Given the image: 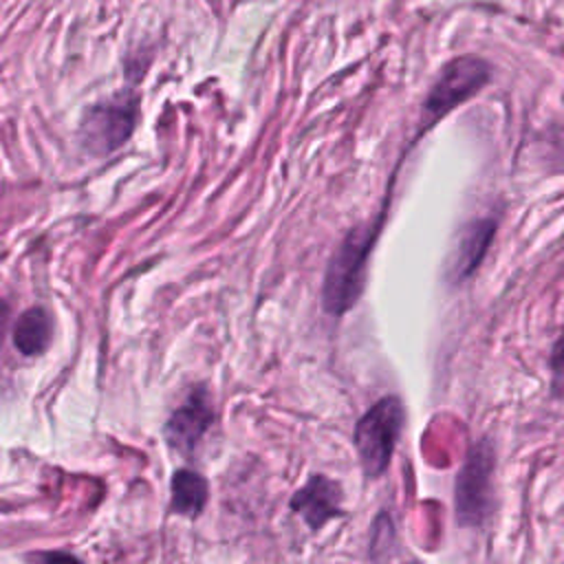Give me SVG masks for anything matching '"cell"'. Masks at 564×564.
I'll return each mask as SVG.
<instances>
[{
	"mask_svg": "<svg viewBox=\"0 0 564 564\" xmlns=\"http://www.w3.org/2000/svg\"><path fill=\"white\" fill-rule=\"evenodd\" d=\"M379 234V223L352 227L339 247L333 251L322 286L324 311L339 317L350 306H355L366 278L368 256L372 251L375 238Z\"/></svg>",
	"mask_w": 564,
	"mask_h": 564,
	"instance_id": "1",
	"label": "cell"
},
{
	"mask_svg": "<svg viewBox=\"0 0 564 564\" xmlns=\"http://www.w3.org/2000/svg\"><path fill=\"white\" fill-rule=\"evenodd\" d=\"M405 421L403 403L399 397H383L379 399L359 421L355 427V447L359 454L361 469L366 478H379L394 454L397 441L401 436Z\"/></svg>",
	"mask_w": 564,
	"mask_h": 564,
	"instance_id": "2",
	"label": "cell"
},
{
	"mask_svg": "<svg viewBox=\"0 0 564 564\" xmlns=\"http://www.w3.org/2000/svg\"><path fill=\"white\" fill-rule=\"evenodd\" d=\"M489 82V64L480 57L463 55L447 62L423 101V123L432 126L449 110L474 97Z\"/></svg>",
	"mask_w": 564,
	"mask_h": 564,
	"instance_id": "3",
	"label": "cell"
},
{
	"mask_svg": "<svg viewBox=\"0 0 564 564\" xmlns=\"http://www.w3.org/2000/svg\"><path fill=\"white\" fill-rule=\"evenodd\" d=\"M496 467L489 438L474 443L456 478V522L478 527L491 509V476Z\"/></svg>",
	"mask_w": 564,
	"mask_h": 564,
	"instance_id": "4",
	"label": "cell"
},
{
	"mask_svg": "<svg viewBox=\"0 0 564 564\" xmlns=\"http://www.w3.org/2000/svg\"><path fill=\"white\" fill-rule=\"evenodd\" d=\"M137 123V97L117 95L93 104L82 119L79 139L90 154H110L121 148Z\"/></svg>",
	"mask_w": 564,
	"mask_h": 564,
	"instance_id": "5",
	"label": "cell"
},
{
	"mask_svg": "<svg viewBox=\"0 0 564 564\" xmlns=\"http://www.w3.org/2000/svg\"><path fill=\"white\" fill-rule=\"evenodd\" d=\"M214 421V405L209 390L205 386H196L189 390L187 399L170 414L163 427V436L170 447L178 452H192L203 434L209 430Z\"/></svg>",
	"mask_w": 564,
	"mask_h": 564,
	"instance_id": "6",
	"label": "cell"
},
{
	"mask_svg": "<svg viewBox=\"0 0 564 564\" xmlns=\"http://www.w3.org/2000/svg\"><path fill=\"white\" fill-rule=\"evenodd\" d=\"M291 509L317 531L328 520L341 516V487L324 474H313L306 485L293 494Z\"/></svg>",
	"mask_w": 564,
	"mask_h": 564,
	"instance_id": "7",
	"label": "cell"
},
{
	"mask_svg": "<svg viewBox=\"0 0 564 564\" xmlns=\"http://www.w3.org/2000/svg\"><path fill=\"white\" fill-rule=\"evenodd\" d=\"M496 234V220L494 218H478L463 227L458 236V245L449 258V280L458 282L469 278L478 264L482 262L489 242Z\"/></svg>",
	"mask_w": 564,
	"mask_h": 564,
	"instance_id": "8",
	"label": "cell"
},
{
	"mask_svg": "<svg viewBox=\"0 0 564 564\" xmlns=\"http://www.w3.org/2000/svg\"><path fill=\"white\" fill-rule=\"evenodd\" d=\"M170 509L185 518H196L207 502V480L194 469H176L172 476Z\"/></svg>",
	"mask_w": 564,
	"mask_h": 564,
	"instance_id": "9",
	"label": "cell"
},
{
	"mask_svg": "<svg viewBox=\"0 0 564 564\" xmlns=\"http://www.w3.org/2000/svg\"><path fill=\"white\" fill-rule=\"evenodd\" d=\"M51 341V319L42 308L24 311L13 326V344L24 355L42 352Z\"/></svg>",
	"mask_w": 564,
	"mask_h": 564,
	"instance_id": "10",
	"label": "cell"
},
{
	"mask_svg": "<svg viewBox=\"0 0 564 564\" xmlns=\"http://www.w3.org/2000/svg\"><path fill=\"white\" fill-rule=\"evenodd\" d=\"M560 359H562V352H560V339L555 341V346H553V377H555V383H553V390H555V394H560Z\"/></svg>",
	"mask_w": 564,
	"mask_h": 564,
	"instance_id": "11",
	"label": "cell"
},
{
	"mask_svg": "<svg viewBox=\"0 0 564 564\" xmlns=\"http://www.w3.org/2000/svg\"><path fill=\"white\" fill-rule=\"evenodd\" d=\"M7 306L0 302V341H2V335H4V328H7Z\"/></svg>",
	"mask_w": 564,
	"mask_h": 564,
	"instance_id": "12",
	"label": "cell"
}]
</instances>
